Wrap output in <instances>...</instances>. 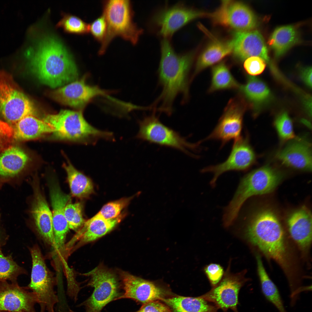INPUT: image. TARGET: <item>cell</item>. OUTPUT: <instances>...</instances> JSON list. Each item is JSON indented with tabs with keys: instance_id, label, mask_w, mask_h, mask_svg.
<instances>
[{
	"instance_id": "cell-1",
	"label": "cell",
	"mask_w": 312,
	"mask_h": 312,
	"mask_svg": "<svg viewBox=\"0 0 312 312\" xmlns=\"http://www.w3.org/2000/svg\"><path fill=\"white\" fill-rule=\"evenodd\" d=\"M247 221L246 236L249 242L269 259L277 263L287 275L289 282L295 281L294 261L281 224L268 209L253 214Z\"/></svg>"
},
{
	"instance_id": "cell-2",
	"label": "cell",
	"mask_w": 312,
	"mask_h": 312,
	"mask_svg": "<svg viewBox=\"0 0 312 312\" xmlns=\"http://www.w3.org/2000/svg\"><path fill=\"white\" fill-rule=\"evenodd\" d=\"M193 55L191 52L178 54L168 39H164L161 41L158 75L162 90L151 105L156 112L170 116L172 113L174 102L178 95H181L182 104L188 100L189 77Z\"/></svg>"
},
{
	"instance_id": "cell-3",
	"label": "cell",
	"mask_w": 312,
	"mask_h": 312,
	"mask_svg": "<svg viewBox=\"0 0 312 312\" xmlns=\"http://www.w3.org/2000/svg\"><path fill=\"white\" fill-rule=\"evenodd\" d=\"M30 64L39 81L52 88L74 81L78 76L71 56L61 42L53 36H46L39 42Z\"/></svg>"
},
{
	"instance_id": "cell-4",
	"label": "cell",
	"mask_w": 312,
	"mask_h": 312,
	"mask_svg": "<svg viewBox=\"0 0 312 312\" xmlns=\"http://www.w3.org/2000/svg\"><path fill=\"white\" fill-rule=\"evenodd\" d=\"M282 178L279 172L268 165L254 170L245 175L241 179L231 200L224 208L222 217L223 224L227 226L231 225L247 199L254 196L272 192Z\"/></svg>"
},
{
	"instance_id": "cell-5",
	"label": "cell",
	"mask_w": 312,
	"mask_h": 312,
	"mask_svg": "<svg viewBox=\"0 0 312 312\" xmlns=\"http://www.w3.org/2000/svg\"><path fill=\"white\" fill-rule=\"evenodd\" d=\"M42 120L54 129L57 139L86 142L95 144L100 139L113 140V133L98 129L89 124L81 111L62 110L56 114H47Z\"/></svg>"
},
{
	"instance_id": "cell-6",
	"label": "cell",
	"mask_w": 312,
	"mask_h": 312,
	"mask_svg": "<svg viewBox=\"0 0 312 312\" xmlns=\"http://www.w3.org/2000/svg\"><path fill=\"white\" fill-rule=\"evenodd\" d=\"M107 25L105 37L101 43L98 53H104L109 44L118 36L135 45L138 42L143 30L133 20L131 2L128 0H109L103 2V12Z\"/></svg>"
},
{
	"instance_id": "cell-7",
	"label": "cell",
	"mask_w": 312,
	"mask_h": 312,
	"mask_svg": "<svg viewBox=\"0 0 312 312\" xmlns=\"http://www.w3.org/2000/svg\"><path fill=\"white\" fill-rule=\"evenodd\" d=\"M35 113L34 104L12 76L0 70V114L9 123L14 125L23 118L34 116Z\"/></svg>"
},
{
	"instance_id": "cell-8",
	"label": "cell",
	"mask_w": 312,
	"mask_h": 312,
	"mask_svg": "<svg viewBox=\"0 0 312 312\" xmlns=\"http://www.w3.org/2000/svg\"><path fill=\"white\" fill-rule=\"evenodd\" d=\"M91 279L87 286L94 287L91 295L77 307L83 306L85 312H101L110 302L118 300L123 292L116 276L104 266L100 265L83 274Z\"/></svg>"
},
{
	"instance_id": "cell-9",
	"label": "cell",
	"mask_w": 312,
	"mask_h": 312,
	"mask_svg": "<svg viewBox=\"0 0 312 312\" xmlns=\"http://www.w3.org/2000/svg\"><path fill=\"white\" fill-rule=\"evenodd\" d=\"M32 260L31 281L27 287L36 295L40 312H55L58 297L54 290V278L47 267L41 251L37 246L30 248Z\"/></svg>"
},
{
	"instance_id": "cell-10",
	"label": "cell",
	"mask_w": 312,
	"mask_h": 312,
	"mask_svg": "<svg viewBox=\"0 0 312 312\" xmlns=\"http://www.w3.org/2000/svg\"><path fill=\"white\" fill-rule=\"evenodd\" d=\"M153 112L139 122L137 138L151 143L170 147L190 154L189 150L197 149L200 143H191L177 132L163 124Z\"/></svg>"
},
{
	"instance_id": "cell-11",
	"label": "cell",
	"mask_w": 312,
	"mask_h": 312,
	"mask_svg": "<svg viewBox=\"0 0 312 312\" xmlns=\"http://www.w3.org/2000/svg\"><path fill=\"white\" fill-rule=\"evenodd\" d=\"M215 24L235 30L236 31L251 30L257 25V17L246 5L231 0L222 1L215 12L207 13Z\"/></svg>"
},
{
	"instance_id": "cell-12",
	"label": "cell",
	"mask_w": 312,
	"mask_h": 312,
	"mask_svg": "<svg viewBox=\"0 0 312 312\" xmlns=\"http://www.w3.org/2000/svg\"><path fill=\"white\" fill-rule=\"evenodd\" d=\"M235 140L226 161L216 165L206 167L201 170L203 173H213V177L210 182L213 187H215L218 178L224 173L233 170L244 171L255 162V154L249 143L248 135L241 136Z\"/></svg>"
},
{
	"instance_id": "cell-13",
	"label": "cell",
	"mask_w": 312,
	"mask_h": 312,
	"mask_svg": "<svg viewBox=\"0 0 312 312\" xmlns=\"http://www.w3.org/2000/svg\"><path fill=\"white\" fill-rule=\"evenodd\" d=\"M230 265L222 280L209 291L200 296L209 302L213 303L217 308L235 310L238 303L240 289L247 281L246 270L233 274L230 272Z\"/></svg>"
},
{
	"instance_id": "cell-14",
	"label": "cell",
	"mask_w": 312,
	"mask_h": 312,
	"mask_svg": "<svg viewBox=\"0 0 312 312\" xmlns=\"http://www.w3.org/2000/svg\"><path fill=\"white\" fill-rule=\"evenodd\" d=\"M206 15L179 3L159 10L153 16L151 21L157 29L158 34L164 39H168L189 22Z\"/></svg>"
},
{
	"instance_id": "cell-15",
	"label": "cell",
	"mask_w": 312,
	"mask_h": 312,
	"mask_svg": "<svg viewBox=\"0 0 312 312\" xmlns=\"http://www.w3.org/2000/svg\"><path fill=\"white\" fill-rule=\"evenodd\" d=\"M120 274L121 287L123 291L118 300L130 299L143 304L173 296L170 291L153 282L133 275L125 271H121Z\"/></svg>"
},
{
	"instance_id": "cell-16",
	"label": "cell",
	"mask_w": 312,
	"mask_h": 312,
	"mask_svg": "<svg viewBox=\"0 0 312 312\" xmlns=\"http://www.w3.org/2000/svg\"><path fill=\"white\" fill-rule=\"evenodd\" d=\"M244 107L240 98L230 100L217 125L204 140H220L222 147L230 140L241 137Z\"/></svg>"
},
{
	"instance_id": "cell-17",
	"label": "cell",
	"mask_w": 312,
	"mask_h": 312,
	"mask_svg": "<svg viewBox=\"0 0 312 312\" xmlns=\"http://www.w3.org/2000/svg\"><path fill=\"white\" fill-rule=\"evenodd\" d=\"M21 287L17 282L0 281V311L9 312H36V294Z\"/></svg>"
},
{
	"instance_id": "cell-18",
	"label": "cell",
	"mask_w": 312,
	"mask_h": 312,
	"mask_svg": "<svg viewBox=\"0 0 312 312\" xmlns=\"http://www.w3.org/2000/svg\"><path fill=\"white\" fill-rule=\"evenodd\" d=\"M52 97L60 103L74 108H81L96 97L109 96L106 91L97 86L87 84L85 78L73 81L51 93Z\"/></svg>"
},
{
	"instance_id": "cell-19",
	"label": "cell",
	"mask_w": 312,
	"mask_h": 312,
	"mask_svg": "<svg viewBox=\"0 0 312 312\" xmlns=\"http://www.w3.org/2000/svg\"><path fill=\"white\" fill-rule=\"evenodd\" d=\"M233 35L229 42L237 59L243 61L251 57H258L269 64L271 68H274L264 38L258 31H236Z\"/></svg>"
},
{
	"instance_id": "cell-20",
	"label": "cell",
	"mask_w": 312,
	"mask_h": 312,
	"mask_svg": "<svg viewBox=\"0 0 312 312\" xmlns=\"http://www.w3.org/2000/svg\"><path fill=\"white\" fill-rule=\"evenodd\" d=\"M49 185L52 208L53 228L55 242L54 248L57 251H60L64 247L66 235L69 231L64 210L70 197L62 192L58 183L55 180H50Z\"/></svg>"
},
{
	"instance_id": "cell-21",
	"label": "cell",
	"mask_w": 312,
	"mask_h": 312,
	"mask_svg": "<svg viewBox=\"0 0 312 312\" xmlns=\"http://www.w3.org/2000/svg\"><path fill=\"white\" fill-rule=\"evenodd\" d=\"M33 185L34 199L31 213L36 227L44 240L54 248L52 213L42 192L38 178L35 180Z\"/></svg>"
},
{
	"instance_id": "cell-22",
	"label": "cell",
	"mask_w": 312,
	"mask_h": 312,
	"mask_svg": "<svg viewBox=\"0 0 312 312\" xmlns=\"http://www.w3.org/2000/svg\"><path fill=\"white\" fill-rule=\"evenodd\" d=\"M287 224L290 235L303 254L309 252L312 242V215L310 211L302 207L289 216Z\"/></svg>"
},
{
	"instance_id": "cell-23",
	"label": "cell",
	"mask_w": 312,
	"mask_h": 312,
	"mask_svg": "<svg viewBox=\"0 0 312 312\" xmlns=\"http://www.w3.org/2000/svg\"><path fill=\"white\" fill-rule=\"evenodd\" d=\"M281 163L287 166L301 170L310 171L312 169L311 146L302 139L293 140L277 155Z\"/></svg>"
},
{
	"instance_id": "cell-24",
	"label": "cell",
	"mask_w": 312,
	"mask_h": 312,
	"mask_svg": "<svg viewBox=\"0 0 312 312\" xmlns=\"http://www.w3.org/2000/svg\"><path fill=\"white\" fill-rule=\"evenodd\" d=\"M122 217V215L109 220L92 218L85 222L72 241L79 239L77 245L78 247L95 241L113 229L120 222Z\"/></svg>"
},
{
	"instance_id": "cell-25",
	"label": "cell",
	"mask_w": 312,
	"mask_h": 312,
	"mask_svg": "<svg viewBox=\"0 0 312 312\" xmlns=\"http://www.w3.org/2000/svg\"><path fill=\"white\" fill-rule=\"evenodd\" d=\"M14 125V137L20 140L35 139L44 134L54 131L49 125L33 115L23 118Z\"/></svg>"
},
{
	"instance_id": "cell-26",
	"label": "cell",
	"mask_w": 312,
	"mask_h": 312,
	"mask_svg": "<svg viewBox=\"0 0 312 312\" xmlns=\"http://www.w3.org/2000/svg\"><path fill=\"white\" fill-rule=\"evenodd\" d=\"M173 312H217V308L200 296H173L161 300Z\"/></svg>"
},
{
	"instance_id": "cell-27",
	"label": "cell",
	"mask_w": 312,
	"mask_h": 312,
	"mask_svg": "<svg viewBox=\"0 0 312 312\" xmlns=\"http://www.w3.org/2000/svg\"><path fill=\"white\" fill-rule=\"evenodd\" d=\"M29 160L27 155L15 146L10 147L0 155V175L12 177L22 171Z\"/></svg>"
},
{
	"instance_id": "cell-28",
	"label": "cell",
	"mask_w": 312,
	"mask_h": 312,
	"mask_svg": "<svg viewBox=\"0 0 312 312\" xmlns=\"http://www.w3.org/2000/svg\"><path fill=\"white\" fill-rule=\"evenodd\" d=\"M299 40L296 28L291 25H287L276 28L271 35L268 43L275 56L278 57L284 55Z\"/></svg>"
},
{
	"instance_id": "cell-29",
	"label": "cell",
	"mask_w": 312,
	"mask_h": 312,
	"mask_svg": "<svg viewBox=\"0 0 312 312\" xmlns=\"http://www.w3.org/2000/svg\"><path fill=\"white\" fill-rule=\"evenodd\" d=\"M231 52L232 48L229 41L224 42L216 40H213L198 58L193 77Z\"/></svg>"
},
{
	"instance_id": "cell-30",
	"label": "cell",
	"mask_w": 312,
	"mask_h": 312,
	"mask_svg": "<svg viewBox=\"0 0 312 312\" xmlns=\"http://www.w3.org/2000/svg\"><path fill=\"white\" fill-rule=\"evenodd\" d=\"M257 271L261 291L265 298L279 312H287L279 291L268 275L260 255H256Z\"/></svg>"
},
{
	"instance_id": "cell-31",
	"label": "cell",
	"mask_w": 312,
	"mask_h": 312,
	"mask_svg": "<svg viewBox=\"0 0 312 312\" xmlns=\"http://www.w3.org/2000/svg\"><path fill=\"white\" fill-rule=\"evenodd\" d=\"M72 194L78 198L88 196L93 191L91 179L76 169L69 162L64 165Z\"/></svg>"
},
{
	"instance_id": "cell-32",
	"label": "cell",
	"mask_w": 312,
	"mask_h": 312,
	"mask_svg": "<svg viewBox=\"0 0 312 312\" xmlns=\"http://www.w3.org/2000/svg\"><path fill=\"white\" fill-rule=\"evenodd\" d=\"M239 88L246 98L254 105L266 100L270 95L267 86L259 79L248 77L246 83Z\"/></svg>"
},
{
	"instance_id": "cell-33",
	"label": "cell",
	"mask_w": 312,
	"mask_h": 312,
	"mask_svg": "<svg viewBox=\"0 0 312 312\" xmlns=\"http://www.w3.org/2000/svg\"><path fill=\"white\" fill-rule=\"evenodd\" d=\"M210 92L221 90L236 88L240 86L232 75L228 67L224 62L213 66L211 71Z\"/></svg>"
},
{
	"instance_id": "cell-34",
	"label": "cell",
	"mask_w": 312,
	"mask_h": 312,
	"mask_svg": "<svg viewBox=\"0 0 312 312\" xmlns=\"http://www.w3.org/2000/svg\"><path fill=\"white\" fill-rule=\"evenodd\" d=\"M0 246V281L17 282L20 275L26 273L25 269L14 261L11 254L5 256Z\"/></svg>"
},
{
	"instance_id": "cell-35",
	"label": "cell",
	"mask_w": 312,
	"mask_h": 312,
	"mask_svg": "<svg viewBox=\"0 0 312 312\" xmlns=\"http://www.w3.org/2000/svg\"><path fill=\"white\" fill-rule=\"evenodd\" d=\"M56 25L62 28L66 32L78 34H86L89 33V24L77 16L65 13Z\"/></svg>"
},
{
	"instance_id": "cell-36",
	"label": "cell",
	"mask_w": 312,
	"mask_h": 312,
	"mask_svg": "<svg viewBox=\"0 0 312 312\" xmlns=\"http://www.w3.org/2000/svg\"><path fill=\"white\" fill-rule=\"evenodd\" d=\"M65 218L69 229L78 231L85 222L83 215V206L80 202L68 203L64 210Z\"/></svg>"
},
{
	"instance_id": "cell-37",
	"label": "cell",
	"mask_w": 312,
	"mask_h": 312,
	"mask_svg": "<svg viewBox=\"0 0 312 312\" xmlns=\"http://www.w3.org/2000/svg\"><path fill=\"white\" fill-rule=\"evenodd\" d=\"M132 197L123 198L105 205L100 211L92 217L94 218L111 219L118 216L122 210L129 203Z\"/></svg>"
},
{
	"instance_id": "cell-38",
	"label": "cell",
	"mask_w": 312,
	"mask_h": 312,
	"mask_svg": "<svg viewBox=\"0 0 312 312\" xmlns=\"http://www.w3.org/2000/svg\"><path fill=\"white\" fill-rule=\"evenodd\" d=\"M274 124L282 140L286 141L295 137L292 121L286 112L279 115L275 119Z\"/></svg>"
},
{
	"instance_id": "cell-39",
	"label": "cell",
	"mask_w": 312,
	"mask_h": 312,
	"mask_svg": "<svg viewBox=\"0 0 312 312\" xmlns=\"http://www.w3.org/2000/svg\"><path fill=\"white\" fill-rule=\"evenodd\" d=\"M107 29L106 21L103 14L89 24V32L95 40L101 43L105 37Z\"/></svg>"
},
{
	"instance_id": "cell-40",
	"label": "cell",
	"mask_w": 312,
	"mask_h": 312,
	"mask_svg": "<svg viewBox=\"0 0 312 312\" xmlns=\"http://www.w3.org/2000/svg\"><path fill=\"white\" fill-rule=\"evenodd\" d=\"M266 62L261 58L252 56L246 59L244 63V67L247 73L252 75L261 74L264 70Z\"/></svg>"
},
{
	"instance_id": "cell-41",
	"label": "cell",
	"mask_w": 312,
	"mask_h": 312,
	"mask_svg": "<svg viewBox=\"0 0 312 312\" xmlns=\"http://www.w3.org/2000/svg\"><path fill=\"white\" fill-rule=\"evenodd\" d=\"M204 271L213 287L220 282L224 274L223 268L220 265L216 263H211L206 266Z\"/></svg>"
},
{
	"instance_id": "cell-42",
	"label": "cell",
	"mask_w": 312,
	"mask_h": 312,
	"mask_svg": "<svg viewBox=\"0 0 312 312\" xmlns=\"http://www.w3.org/2000/svg\"><path fill=\"white\" fill-rule=\"evenodd\" d=\"M134 312H173L170 308L159 300L144 304L138 311Z\"/></svg>"
},
{
	"instance_id": "cell-43",
	"label": "cell",
	"mask_w": 312,
	"mask_h": 312,
	"mask_svg": "<svg viewBox=\"0 0 312 312\" xmlns=\"http://www.w3.org/2000/svg\"><path fill=\"white\" fill-rule=\"evenodd\" d=\"M8 124L0 119V149L4 142L13 136V131Z\"/></svg>"
},
{
	"instance_id": "cell-44",
	"label": "cell",
	"mask_w": 312,
	"mask_h": 312,
	"mask_svg": "<svg viewBox=\"0 0 312 312\" xmlns=\"http://www.w3.org/2000/svg\"><path fill=\"white\" fill-rule=\"evenodd\" d=\"M301 77L303 82L310 88L312 87V68L307 67L303 69Z\"/></svg>"
},
{
	"instance_id": "cell-45",
	"label": "cell",
	"mask_w": 312,
	"mask_h": 312,
	"mask_svg": "<svg viewBox=\"0 0 312 312\" xmlns=\"http://www.w3.org/2000/svg\"><path fill=\"white\" fill-rule=\"evenodd\" d=\"M8 238L7 235L0 232V246L1 247L5 245L7 242Z\"/></svg>"
},
{
	"instance_id": "cell-46",
	"label": "cell",
	"mask_w": 312,
	"mask_h": 312,
	"mask_svg": "<svg viewBox=\"0 0 312 312\" xmlns=\"http://www.w3.org/2000/svg\"><path fill=\"white\" fill-rule=\"evenodd\" d=\"M0 312H9L0 311Z\"/></svg>"
}]
</instances>
